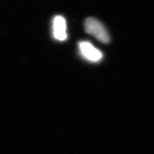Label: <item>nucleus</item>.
I'll return each mask as SVG.
<instances>
[{
	"mask_svg": "<svg viewBox=\"0 0 154 154\" xmlns=\"http://www.w3.org/2000/svg\"><path fill=\"white\" fill-rule=\"evenodd\" d=\"M85 32L103 43L110 41L109 33L103 24L93 17H88L84 23Z\"/></svg>",
	"mask_w": 154,
	"mask_h": 154,
	"instance_id": "1",
	"label": "nucleus"
},
{
	"mask_svg": "<svg viewBox=\"0 0 154 154\" xmlns=\"http://www.w3.org/2000/svg\"><path fill=\"white\" fill-rule=\"evenodd\" d=\"M79 48L81 55L89 61L96 62L102 59V53L88 41L80 42Z\"/></svg>",
	"mask_w": 154,
	"mask_h": 154,
	"instance_id": "2",
	"label": "nucleus"
},
{
	"mask_svg": "<svg viewBox=\"0 0 154 154\" xmlns=\"http://www.w3.org/2000/svg\"><path fill=\"white\" fill-rule=\"evenodd\" d=\"M67 26L65 19L61 16H56L53 19V35L56 40L64 41L66 40Z\"/></svg>",
	"mask_w": 154,
	"mask_h": 154,
	"instance_id": "3",
	"label": "nucleus"
}]
</instances>
